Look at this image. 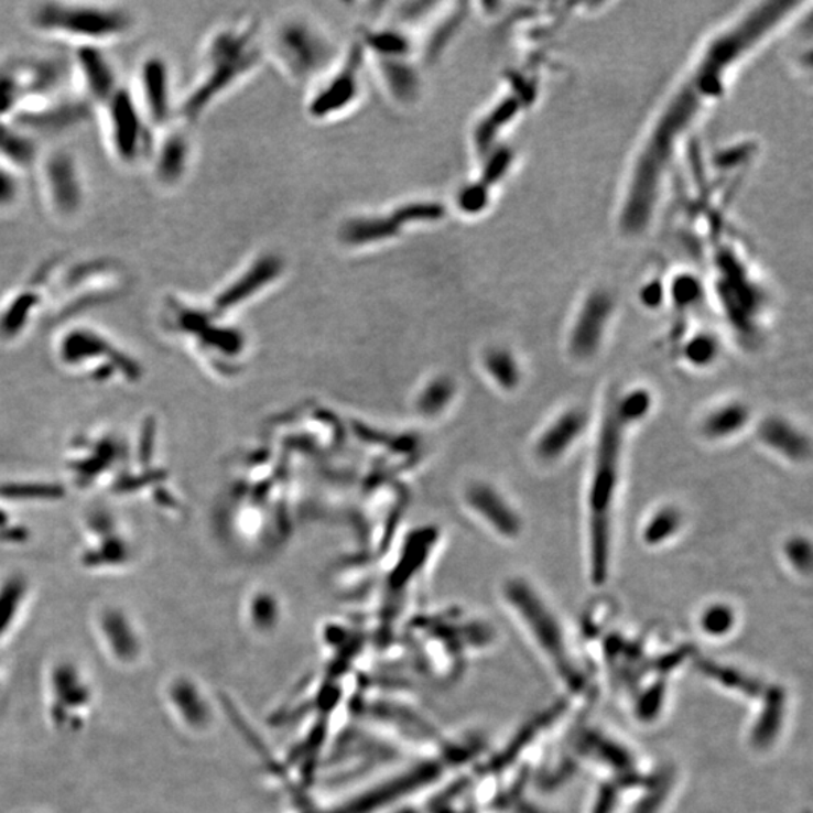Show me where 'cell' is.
<instances>
[{
  "instance_id": "6da1fadb",
  "label": "cell",
  "mask_w": 813,
  "mask_h": 813,
  "mask_svg": "<svg viewBox=\"0 0 813 813\" xmlns=\"http://www.w3.org/2000/svg\"><path fill=\"white\" fill-rule=\"evenodd\" d=\"M799 6V2L790 0L761 3L735 20L706 45L695 67L657 118L632 164L619 215L624 232L636 236L648 228L678 143L695 124L705 106L722 93L726 76L738 61L749 55Z\"/></svg>"
},
{
  "instance_id": "7a4b0ae2",
  "label": "cell",
  "mask_w": 813,
  "mask_h": 813,
  "mask_svg": "<svg viewBox=\"0 0 813 813\" xmlns=\"http://www.w3.org/2000/svg\"><path fill=\"white\" fill-rule=\"evenodd\" d=\"M630 429L631 425L611 400L603 414L595 443L593 474L587 492L589 571L590 581L597 586L605 585L610 574L615 499L621 478L624 443Z\"/></svg>"
},
{
  "instance_id": "3957f363",
  "label": "cell",
  "mask_w": 813,
  "mask_h": 813,
  "mask_svg": "<svg viewBox=\"0 0 813 813\" xmlns=\"http://www.w3.org/2000/svg\"><path fill=\"white\" fill-rule=\"evenodd\" d=\"M28 24L36 34L79 45H105L134 31L136 18L124 6L97 2H40L29 8Z\"/></svg>"
},
{
  "instance_id": "277c9868",
  "label": "cell",
  "mask_w": 813,
  "mask_h": 813,
  "mask_svg": "<svg viewBox=\"0 0 813 813\" xmlns=\"http://www.w3.org/2000/svg\"><path fill=\"white\" fill-rule=\"evenodd\" d=\"M127 289V271L112 258H90L76 264L57 267L48 286L47 300L53 299L61 314L84 310L117 297Z\"/></svg>"
},
{
  "instance_id": "5b68a950",
  "label": "cell",
  "mask_w": 813,
  "mask_h": 813,
  "mask_svg": "<svg viewBox=\"0 0 813 813\" xmlns=\"http://www.w3.org/2000/svg\"><path fill=\"white\" fill-rule=\"evenodd\" d=\"M257 61L250 45V32L225 31L209 44L208 73L181 102L178 112L186 121H195L238 76Z\"/></svg>"
},
{
  "instance_id": "8992f818",
  "label": "cell",
  "mask_w": 813,
  "mask_h": 813,
  "mask_svg": "<svg viewBox=\"0 0 813 813\" xmlns=\"http://www.w3.org/2000/svg\"><path fill=\"white\" fill-rule=\"evenodd\" d=\"M101 110L106 142L112 158L127 170L150 162L158 136L139 108L133 89L119 86L117 93L101 106Z\"/></svg>"
},
{
  "instance_id": "52a82bcc",
  "label": "cell",
  "mask_w": 813,
  "mask_h": 813,
  "mask_svg": "<svg viewBox=\"0 0 813 813\" xmlns=\"http://www.w3.org/2000/svg\"><path fill=\"white\" fill-rule=\"evenodd\" d=\"M505 597L523 619L542 652L552 660L553 666L562 673L566 683L577 684L581 675L571 663L564 630L535 587L523 578H512L505 585Z\"/></svg>"
},
{
  "instance_id": "ba28073f",
  "label": "cell",
  "mask_w": 813,
  "mask_h": 813,
  "mask_svg": "<svg viewBox=\"0 0 813 813\" xmlns=\"http://www.w3.org/2000/svg\"><path fill=\"white\" fill-rule=\"evenodd\" d=\"M39 181L41 196L53 219L72 221L80 216L86 205L84 167L69 148L56 147L40 153Z\"/></svg>"
},
{
  "instance_id": "9c48e42d",
  "label": "cell",
  "mask_w": 813,
  "mask_h": 813,
  "mask_svg": "<svg viewBox=\"0 0 813 813\" xmlns=\"http://www.w3.org/2000/svg\"><path fill=\"white\" fill-rule=\"evenodd\" d=\"M133 94L154 130H164L171 126L175 102L170 64L162 55L150 53L143 57L136 76Z\"/></svg>"
},
{
  "instance_id": "30bf717a",
  "label": "cell",
  "mask_w": 813,
  "mask_h": 813,
  "mask_svg": "<svg viewBox=\"0 0 813 813\" xmlns=\"http://www.w3.org/2000/svg\"><path fill=\"white\" fill-rule=\"evenodd\" d=\"M445 208L437 203H410L401 205L386 216L365 217L345 225L343 238L345 243L364 246L395 238L402 226L410 224H429L441 220Z\"/></svg>"
},
{
  "instance_id": "8fae6325",
  "label": "cell",
  "mask_w": 813,
  "mask_h": 813,
  "mask_svg": "<svg viewBox=\"0 0 813 813\" xmlns=\"http://www.w3.org/2000/svg\"><path fill=\"white\" fill-rule=\"evenodd\" d=\"M74 73L79 80L82 94L90 106L101 108L117 93L119 84L117 69L105 47L79 45L74 48L72 61Z\"/></svg>"
},
{
  "instance_id": "7c38bea8",
  "label": "cell",
  "mask_w": 813,
  "mask_h": 813,
  "mask_svg": "<svg viewBox=\"0 0 813 813\" xmlns=\"http://www.w3.org/2000/svg\"><path fill=\"white\" fill-rule=\"evenodd\" d=\"M191 155L192 147L187 134L172 129L171 126L164 129L163 134L155 138L153 153L148 162L159 186H178L187 174Z\"/></svg>"
},
{
  "instance_id": "4fadbf2b",
  "label": "cell",
  "mask_w": 813,
  "mask_h": 813,
  "mask_svg": "<svg viewBox=\"0 0 813 813\" xmlns=\"http://www.w3.org/2000/svg\"><path fill=\"white\" fill-rule=\"evenodd\" d=\"M589 416L583 409H568L560 414L538 437L536 457L544 463H554L568 454L586 431Z\"/></svg>"
},
{
  "instance_id": "5bb4252c",
  "label": "cell",
  "mask_w": 813,
  "mask_h": 813,
  "mask_svg": "<svg viewBox=\"0 0 813 813\" xmlns=\"http://www.w3.org/2000/svg\"><path fill=\"white\" fill-rule=\"evenodd\" d=\"M467 502L500 535L505 538L520 535L523 521L519 512L495 488L486 484H475L467 491Z\"/></svg>"
},
{
  "instance_id": "9a60e30c",
  "label": "cell",
  "mask_w": 813,
  "mask_h": 813,
  "mask_svg": "<svg viewBox=\"0 0 813 813\" xmlns=\"http://www.w3.org/2000/svg\"><path fill=\"white\" fill-rule=\"evenodd\" d=\"M47 303V291L34 278L15 291L0 310V336L14 339Z\"/></svg>"
},
{
  "instance_id": "2e32d148",
  "label": "cell",
  "mask_w": 813,
  "mask_h": 813,
  "mask_svg": "<svg viewBox=\"0 0 813 813\" xmlns=\"http://www.w3.org/2000/svg\"><path fill=\"white\" fill-rule=\"evenodd\" d=\"M283 270L281 258L277 254H265L250 265L237 281L225 291H221L216 299V310L226 311L240 305L246 299L252 297L258 291L265 289L271 282L277 281L281 277Z\"/></svg>"
},
{
  "instance_id": "e0dca14e",
  "label": "cell",
  "mask_w": 813,
  "mask_h": 813,
  "mask_svg": "<svg viewBox=\"0 0 813 813\" xmlns=\"http://www.w3.org/2000/svg\"><path fill=\"white\" fill-rule=\"evenodd\" d=\"M361 59H364V51H361V45L357 44L353 47L347 64L340 69L338 76L312 101L311 112L314 117H327V115L338 112L355 100Z\"/></svg>"
},
{
  "instance_id": "ac0fdd59",
  "label": "cell",
  "mask_w": 813,
  "mask_h": 813,
  "mask_svg": "<svg viewBox=\"0 0 813 813\" xmlns=\"http://www.w3.org/2000/svg\"><path fill=\"white\" fill-rule=\"evenodd\" d=\"M282 56L297 74H310L318 68L327 57L323 41L302 24L286 28L279 39Z\"/></svg>"
},
{
  "instance_id": "d6986e66",
  "label": "cell",
  "mask_w": 813,
  "mask_h": 813,
  "mask_svg": "<svg viewBox=\"0 0 813 813\" xmlns=\"http://www.w3.org/2000/svg\"><path fill=\"white\" fill-rule=\"evenodd\" d=\"M759 441L788 462L803 463L811 455L807 435L785 418L768 416L758 426Z\"/></svg>"
},
{
  "instance_id": "ffe728a7",
  "label": "cell",
  "mask_w": 813,
  "mask_h": 813,
  "mask_svg": "<svg viewBox=\"0 0 813 813\" xmlns=\"http://www.w3.org/2000/svg\"><path fill=\"white\" fill-rule=\"evenodd\" d=\"M610 310L605 300H594L582 312L576 327L571 334V353L577 359H589L599 348L605 335L607 318Z\"/></svg>"
},
{
  "instance_id": "44dd1931",
  "label": "cell",
  "mask_w": 813,
  "mask_h": 813,
  "mask_svg": "<svg viewBox=\"0 0 813 813\" xmlns=\"http://www.w3.org/2000/svg\"><path fill=\"white\" fill-rule=\"evenodd\" d=\"M437 767L426 766L421 768V770L414 771L412 774L402 776L395 782H390L389 785L377 788V790L369 792V794L353 800L339 813H371L376 809L383 806V804L393 802L401 794L424 785L426 780L437 774Z\"/></svg>"
},
{
  "instance_id": "7402d4cb",
  "label": "cell",
  "mask_w": 813,
  "mask_h": 813,
  "mask_svg": "<svg viewBox=\"0 0 813 813\" xmlns=\"http://www.w3.org/2000/svg\"><path fill=\"white\" fill-rule=\"evenodd\" d=\"M40 150L34 136L20 129L14 122L0 119V160L23 172L39 162Z\"/></svg>"
},
{
  "instance_id": "603a6c76",
  "label": "cell",
  "mask_w": 813,
  "mask_h": 813,
  "mask_svg": "<svg viewBox=\"0 0 813 813\" xmlns=\"http://www.w3.org/2000/svg\"><path fill=\"white\" fill-rule=\"evenodd\" d=\"M750 416L749 405L745 402H726L706 414L701 425L702 434L709 441H728L746 429Z\"/></svg>"
},
{
  "instance_id": "cb8c5ba5",
  "label": "cell",
  "mask_w": 813,
  "mask_h": 813,
  "mask_svg": "<svg viewBox=\"0 0 813 813\" xmlns=\"http://www.w3.org/2000/svg\"><path fill=\"white\" fill-rule=\"evenodd\" d=\"M684 524V516L675 505H664L643 525L642 540L650 548H660L673 540Z\"/></svg>"
},
{
  "instance_id": "d4e9b609",
  "label": "cell",
  "mask_w": 813,
  "mask_h": 813,
  "mask_svg": "<svg viewBox=\"0 0 813 813\" xmlns=\"http://www.w3.org/2000/svg\"><path fill=\"white\" fill-rule=\"evenodd\" d=\"M488 373L503 390H516L521 383V368L511 353L503 348L491 350L484 359Z\"/></svg>"
},
{
  "instance_id": "484cf974",
  "label": "cell",
  "mask_w": 813,
  "mask_h": 813,
  "mask_svg": "<svg viewBox=\"0 0 813 813\" xmlns=\"http://www.w3.org/2000/svg\"><path fill=\"white\" fill-rule=\"evenodd\" d=\"M614 401L618 412L631 426L642 422L652 409V395L642 388L628 390L622 395L614 398Z\"/></svg>"
},
{
  "instance_id": "4316f807",
  "label": "cell",
  "mask_w": 813,
  "mask_h": 813,
  "mask_svg": "<svg viewBox=\"0 0 813 813\" xmlns=\"http://www.w3.org/2000/svg\"><path fill=\"white\" fill-rule=\"evenodd\" d=\"M22 198V172L0 160V215L14 212Z\"/></svg>"
},
{
  "instance_id": "83f0119b",
  "label": "cell",
  "mask_w": 813,
  "mask_h": 813,
  "mask_svg": "<svg viewBox=\"0 0 813 813\" xmlns=\"http://www.w3.org/2000/svg\"><path fill=\"white\" fill-rule=\"evenodd\" d=\"M735 621H737V615L733 607L725 603H716L702 611L700 626L705 635L722 638L734 630Z\"/></svg>"
},
{
  "instance_id": "f1b7e54d",
  "label": "cell",
  "mask_w": 813,
  "mask_h": 813,
  "mask_svg": "<svg viewBox=\"0 0 813 813\" xmlns=\"http://www.w3.org/2000/svg\"><path fill=\"white\" fill-rule=\"evenodd\" d=\"M384 77L390 89L401 100H412L418 93V76L409 65L400 64L397 59L384 65Z\"/></svg>"
},
{
  "instance_id": "f546056e",
  "label": "cell",
  "mask_w": 813,
  "mask_h": 813,
  "mask_svg": "<svg viewBox=\"0 0 813 813\" xmlns=\"http://www.w3.org/2000/svg\"><path fill=\"white\" fill-rule=\"evenodd\" d=\"M788 564L800 574H809L813 564V549L807 538L795 535L783 545Z\"/></svg>"
},
{
  "instance_id": "4dcf8cb0",
  "label": "cell",
  "mask_w": 813,
  "mask_h": 813,
  "mask_svg": "<svg viewBox=\"0 0 813 813\" xmlns=\"http://www.w3.org/2000/svg\"><path fill=\"white\" fill-rule=\"evenodd\" d=\"M368 44L372 51L381 53L384 56L401 57L409 53V41L397 32H377V34L368 35Z\"/></svg>"
},
{
  "instance_id": "1f68e13d",
  "label": "cell",
  "mask_w": 813,
  "mask_h": 813,
  "mask_svg": "<svg viewBox=\"0 0 813 813\" xmlns=\"http://www.w3.org/2000/svg\"><path fill=\"white\" fill-rule=\"evenodd\" d=\"M718 348L716 340L709 336H697L685 348V359L697 368H706L716 360Z\"/></svg>"
}]
</instances>
